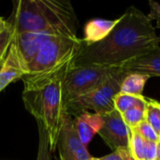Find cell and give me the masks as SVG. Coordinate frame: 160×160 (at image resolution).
<instances>
[{
    "instance_id": "cell-1",
    "label": "cell",
    "mask_w": 160,
    "mask_h": 160,
    "mask_svg": "<svg viewBox=\"0 0 160 160\" xmlns=\"http://www.w3.org/2000/svg\"><path fill=\"white\" fill-rule=\"evenodd\" d=\"M159 42L152 21L131 6L104 39L91 45L82 43L73 66L121 68L125 63L149 52Z\"/></svg>"
},
{
    "instance_id": "cell-2",
    "label": "cell",
    "mask_w": 160,
    "mask_h": 160,
    "mask_svg": "<svg viewBox=\"0 0 160 160\" xmlns=\"http://www.w3.org/2000/svg\"><path fill=\"white\" fill-rule=\"evenodd\" d=\"M73 61L51 71L32 76H23L22 102L27 112L37 122L43 125L47 133L50 151L56 150L62 118L65 113L62 85L65 75Z\"/></svg>"
},
{
    "instance_id": "cell-3",
    "label": "cell",
    "mask_w": 160,
    "mask_h": 160,
    "mask_svg": "<svg viewBox=\"0 0 160 160\" xmlns=\"http://www.w3.org/2000/svg\"><path fill=\"white\" fill-rule=\"evenodd\" d=\"M13 5L8 20L13 34L43 32L78 38V20L68 0H20Z\"/></svg>"
},
{
    "instance_id": "cell-4",
    "label": "cell",
    "mask_w": 160,
    "mask_h": 160,
    "mask_svg": "<svg viewBox=\"0 0 160 160\" xmlns=\"http://www.w3.org/2000/svg\"><path fill=\"white\" fill-rule=\"evenodd\" d=\"M82 45V38L52 36L39 47L27 66L25 76L38 75L74 61Z\"/></svg>"
},
{
    "instance_id": "cell-5",
    "label": "cell",
    "mask_w": 160,
    "mask_h": 160,
    "mask_svg": "<svg viewBox=\"0 0 160 160\" xmlns=\"http://www.w3.org/2000/svg\"><path fill=\"white\" fill-rule=\"evenodd\" d=\"M127 73L128 71L121 68L97 89L67 102L64 105L66 113L77 117L89 111H94L95 113L101 115L114 111L113 100L115 96L120 93L121 83Z\"/></svg>"
},
{
    "instance_id": "cell-6",
    "label": "cell",
    "mask_w": 160,
    "mask_h": 160,
    "mask_svg": "<svg viewBox=\"0 0 160 160\" xmlns=\"http://www.w3.org/2000/svg\"><path fill=\"white\" fill-rule=\"evenodd\" d=\"M120 70L121 68H107L95 65L70 66L65 75L62 85L64 105L97 89Z\"/></svg>"
},
{
    "instance_id": "cell-7",
    "label": "cell",
    "mask_w": 160,
    "mask_h": 160,
    "mask_svg": "<svg viewBox=\"0 0 160 160\" xmlns=\"http://www.w3.org/2000/svg\"><path fill=\"white\" fill-rule=\"evenodd\" d=\"M60 160H89L92 157L89 154L77 133L74 117L64 113L62 124L56 142Z\"/></svg>"
},
{
    "instance_id": "cell-8",
    "label": "cell",
    "mask_w": 160,
    "mask_h": 160,
    "mask_svg": "<svg viewBox=\"0 0 160 160\" xmlns=\"http://www.w3.org/2000/svg\"><path fill=\"white\" fill-rule=\"evenodd\" d=\"M103 126L98 132L100 138L112 150L129 148L130 131L122 115L116 110L103 114Z\"/></svg>"
},
{
    "instance_id": "cell-9",
    "label": "cell",
    "mask_w": 160,
    "mask_h": 160,
    "mask_svg": "<svg viewBox=\"0 0 160 160\" xmlns=\"http://www.w3.org/2000/svg\"><path fill=\"white\" fill-rule=\"evenodd\" d=\"M52 36L56 35L43 32H22L13 34L11 44L14 46L26 71L28 64L35 57L41 44Z\"/></svg>"
},
{
    "instance_id": "cell-10",
    "label": "cell",
    "mask_w": 160,
    "mask_h": 160,
    "mask_svg": "<svg viewBox=\"0 0 160 160\" xmlns=\"http://www.w3.org/2000/svg\"><path fill=\"white\" fill-rule=\"evenodd\" d=\"M27 73L14 46L10 44L3 66L0 69V93L11 82L22 79Z\"/></svg>"
},
{
    "instance_id": "cell-11",
    "label": "cell",
    "mask_w": 160,
    "mask_h": 160,
    "mask_svg": "<svg viewBox=\"0 0 160 160\" xmlns=\"http://www.w3.org/2000/svg\"><path fill=\"white\" fill-rule=\"evenodd\" d=\"M121 68L128 72L144 73L150 77H160V47L157 46L149 52L125 63Z\"/></svg>"
},
{
    "instance_id": "cell-12",
    "label": "cell",
    "mask_w": 160,
    "mask_h": 160,
    "mask_svg": "<svg viewBox=\"0 0 160 160\" xmlns=\"http://www.w3.org/2000/svg\"><path fill=\"white\" fill-rule=\"evenodd\" d=\"M75 127L82 143L87 147L96 134H98L103 126V116L98 113L83 112L74 117Z\"/></svg>"
},
{
    "instance_id": "cell-13",
    "label": "cell",
    "mask_w": 160,
    "mask_h": 160,
    "mask_svg": "<svg viewBox=\"0 0 160 160\" xmlns=\"http://www.w3.org/2000/svg\"><path fill=\"white\" fill-rule=\"evenodd\" d=\"M116 20L106 19H92L88 21L83 29V38H82L84 45H91L104 39L117 24Z\"/></svg>"
},
{
    "instance_id": "cell-14",
    "label": "cell",
    "mask_w": 160,
    "mask_h": 160,
    "mask_svg": "<svg viewBox=\"0 0 160 160\" xmlns=\"http://www.w3.org/2000/svg\"><path fill=\"white\" fill-rule=\"evenodd\" d=\"M151 77L144 73L140 72H128L125 76L122 83L120 93L132 95L136 97L142 96V92L147 81Z\"/></svg>"
},
{
    "instance_id": "cell-15",
    "label": "cell",
    "mask_w": 160,
    "mask_h": 160,
    "mask_svg": "<svg viewBox=\"0 0 160 160\" xmlns=\"http://www.w3.org/2000/svg\"><path fill=\"white\" fill-rule=\"evenodd\" d=\"M146 104H147V98L143 96L136 97V96L123 94V93L117 94L113 100L114 109L120 113H123L133 108L146 107Z\"/></svg>"
},
{
    "instance_id": "cell-16",
    "label": "cell",
    "mask_w": 160,
    "mask_h": 160,
    "mask_svg": "<svg viewBox=\"0 0 160 160\" xmlns=\"http://www.w3.org/2000/svg\"><path fill=\"white\" fill-rule=\"evenodd\" d=\"M145 121L154 128L160 137V103L152 98H147L145 107Z\"/></svg>"
},
{
    "instance_id": "cell-17",
    "label": "cell",
    "mask_w": 160,
    "mask_h": 160,
    "mask_svg": "<svg viewBox=\"0 0 160 160\" xmlns=\"http://www.w3.org/2000/svg\"><path fill=\"white\" fill-rule=\"evenodd\" d=\"M122 118L129 129L135 128L139 124L145 121V107H137L121 113Z\"/></svg>"
},
{
    "instance_id": "cell-18",
    "label": "cell",
    "mask_w": 160,
    "mask_h": 160,
    "mask_svg": "<svg viewBox=\"0 0 160 160\" xmlns=\"http://www.w3.org/2000/svg\"><path fill=\"white\" fill-rule=\"evenodd\" d=\"M38 130V147L37 160H52V152L50 151L47 133L41 123L37 122Z\"/></svg>"
},
{
    "instance_id": "cell-19",
    "label": "cell",
    "mask_w": 160,
    "mask_h": 160,
    "mask_svg": "<svg viewBox=\"0 0 160 160\" xmlns=\"http://www.w3.org/2000/svg\"><path fill=\"white\" fill-rule=\"evenodd\" d=\"M130 131L129 150L135 160H144V142L145 141L138 135L133 129Z\"/></svg>"
},
{
    "instance_id": "cell-20",
    "label": "cell",
    "mask_w": 160,
    "mask_h": 160,
    "mask_svg": "<svg viewBox=\"0 0 160 160\" xmlns=\"http://www.w3.org/2000/svg\"><path fill=\"white\" fill-rule=\"evenodd\" d=\"M133 130L138 135H140L144 141L153 142H160V137L146 121H143L141 124H139L135 128H133Z\"/></svg>"
},
{
    "instance_id": "cell-21",
    "label": "cell",
    "mask_w": 160,
    "mask_h": 160,
    "mask_svg": "<svg viewBox=\"0 0 160 160\" xmlns=\"http://www.w3.org/2000/svg\"><path fill=\"white\" fill-rule=\"evenodd\" d=\"M12 38H13V30L9 24L8 27L0 34V61L6 57L9 46L12 42Z\"/></svg>"
},
{
    "instance_id": "cell-22",
    "label": "cell",
    "mask_w": 160,
    "mask_h": 160,
    "mask_svg": "<svg viewBox=\"0 0 160 160\" xmlns=\"http://www.w3.org/2000/svg\"><path fill=\"white\" fill-rule=\"evenodd\" d=\"M100 160H135L129 148H121L101 158Z\"/></svg>"
},
{
    "instance_id": "cell-23",
    "label": "cell",
    "mask_w": 160,
    "mask_h": 160,
    "mask_svg": "<svg viewBox=\"0 0 160 160\" xmlns=\"http://www.w3.org/2000/svg\"><path fill=\"white\" fill-rule=\"evenodd\" d=\"M158 142L145 141L144 142V160H157Z\"/></svg>"
},
{
    "instance_id": "cell-24",
    "label": "cell",
    "mask_w": 160,
    "mask_h": 160,
    "mask_svg": "<svg viewBox=\"0 0 160 160\" xmlns=\"http://www.w3.org/2000/svg\"><path fill=\"white\" fill-rule=\"evenodd\" d=\"M149 4H150V8H151V11L152 12H155L157 14H160V4L156 2V1H153V0H150L149 1Z\"/></svg>"
},
{
    "instance_id": "cell-25",
    "label": "cell",
    "mask_w": 160,
    "mask_h": 160,
    "mask_svg": "<svg viewBox=\"0 0 160 160\" xmlns=\"http://www.w3.org/2000/svg\"><path fill=\"white\" fill-rule=\"evenodd\" d=\"M147 16H148V18H149L151 21L155 20V21L157 22V27H158V28H160V14H157V13H155V12L150 11V13H149Z\"/></svg>"
},
{
    "instance_id": "cell-26",
    "label": "cell",
    "mask_w": 160,
    "mask_h": 160,
    "mask_svg": "<svg viewBox=\"0 0 160 160\" xmlns=\"http://www.w3.org/2000/svg\"><path fill=\"white\" fill-rule=\"evenodd\" d=\"M8 25H9V23L8 22V21H6L4 18H2V17H0V34L4 31V30H6L8 27Z\"/></svg>"
},
{
    "instance_id": "cell-27",
    "label": "cell",
    "mask_w": 160,
    "mask_h": 160,
    "mask_svg": "<svg viewBox=\"0 0 160 160\" xmlns=\"http://www.w3.org/2000/svg\"><path fill=\"white\" fill-rule=\"evenodd\" d=\"M157 160H160V142H158V151H157Z\"/></svg>"
},
{
    "instance_id": "cell-28",
    "label": "cell",
    "mask_w": 160,
    "mask_h": 160,
    "mask_svg": "<svg viewBox=\"0 0 160 160\" xmlns=\"http://www.w3.org/2000/svg\"><path fill=\"white\" fill-rule=\"evenodd\" d=\"M7 56V55H6ZM6 58V57H5ZM5 58L4 59H2L1 61H0V69H1V68H2V66H3V63H4V60H5Z\"/></svg>"
},
{
    "instance_id": "cell-29",
    "label": "cell",
    "mask_w": 160,
    "mask_h": 160,
    "mask_svg": "<svg viewBox=\"0 0 160 160\" xmlns=\"http://www.w3.org/2000/svg\"><path fill=\"white\" fill-rule=\"evenodd\" d=\"M89 160H100V158H93V157H92Z\"/></svg>"
}]
</instances>
